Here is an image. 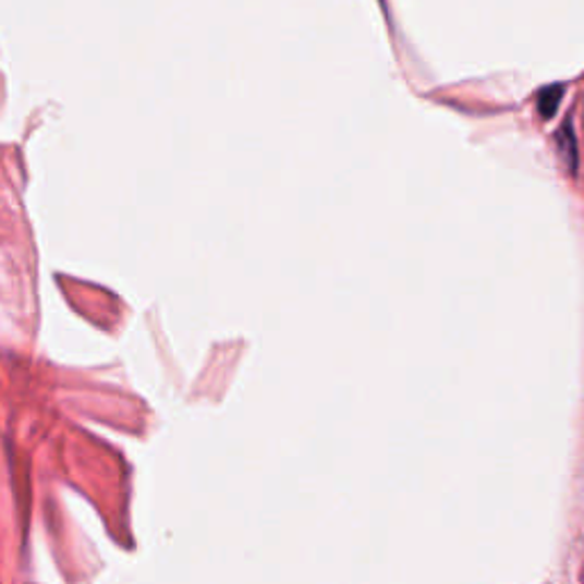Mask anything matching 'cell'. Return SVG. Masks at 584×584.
<instances>
[{
  "instance_id": "3957f363",
  "label": "cell",
  "mask_w": 584,
  "mask_h": 584,
  "mask_svg": "<svg viewBox=\"0 0 584 584\" xmlns=\"http://www.w3.org/2000/svg\"><path fill=\"white\" fill-rule=\"evenodd\" d=\"M582 117H584V112H582ZM582 121H584V119H582Z\"/></svg>"
},
{
  "instance_id": "6da1fadb",
  "label": "cell",
  "mask_w": 584,
  "mask_h": 584,
  "mask_svg": "<svg viewBox=\"0 0 584 584\" xmlns=\"http://www.w3.org/2000/svg\"><path fill=\"white\" fill-rule=\"evenodd\" d=\"M555 144L559 149V156H562V160L567 162L569 172L575 174L577 172V139H575L571 121H564L562 129L555 133Z\"/></svg>"
},
{
  "instance_id": "7a4b0ae2",
  "label": "cell",
  "mask_w": 584,
  "mask_h": 584,
  "mask_svg": "<svg viewBox=\"0 0 584 584\" xmlns=\"http://www.w3.org/2000/svg\"><path fill=\"white\" fill-rule=\"evenodd\" d=\"M562 96H564V85H550V87L539 92L537 110L542 112L544 119H550L557 112L559 101H562Z\"/></svg>"
}]
</instances>
